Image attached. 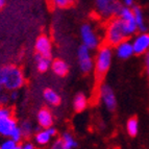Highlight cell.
Here are the masks:
<instances>
[{
  "mask_svg": "<svg viewBox=\"0 0 149 149\" xmlns=\"http://www.w3.org/2000/svg\"><path fill=\"white\" fill-rule=\"evenodd\" d=\"M25 82L23 72L16 66H3L0 67V85L4 90H18Z\"/></svg>",
  "mask_w": 149,
  "mask_h": 149,
  "instance_id": "1",
  "label": "cell"
},
{
  "mask_svg": "<svg viewBox=\"0 0 149 149\" xmlns=\"http://www.w3.org/2000/svg\"><path fill=\"white\" fill-rule=\"evenodd\" d=\"M126 31L123 26V23L120 20V18L117 16L111 19L107 22L105 27V35H104V42L105 45H109L111 47H115L120 42L127 39Z\"/></svg>",
  "mask_w": 149,
  "mask_h": 149,
  "instance_id": "2",
  "label": "cell"
},
{
  "mask_svg": "<svg viewBox=\"0 0 149 149\" xmlns=\"http://www.w3.org/2000/svg\"><path fill=\"white\" fill-rule=\"evenodd\" d=\"M113 61V50L109 45H103L99 48L95 57L94 68L95 73L98 77H102L111 68Z\"/></svg>",
  "mask_w": 149,
  "mask_h": 149,
  "instance_id": "3",
  "label": "cell"
},
{
  "mask_svg": "<svg viewBox=\"0 0 149 149\" xmlns=\"http://www.w3.org/2000/svg\"><path fill=\"white\" fill-rule=\"evenodd\" d=\"M17 126L18 123L13 117L12 109L8 107H0V136L10 138Z\"/></svg>",
  "mask_w": 149,
  "mask_h": 149,
  "instance_id": "4",
  "label": "cell"
},
{
  "mask_svg": "<svg viewBox=\"0 0 149 149\" xmlns=\"http://www.w3.org/2000/svg\"><path fill=\"white\" fill-rule=\"evenodd\" d=\"M116 16L119 17L120 20L123 23V26L125 28L127 37H130V36L134 35L138 31V27H137V24H136V21H134L132 10L130 8L122 5L121 8L119 10V12H118V14Z\"/></svg>",
  "mask_w": 149,
  "mask_h": 149,
  "instance_id": "5",
  "label": "cell"
},
{
  "mask_svg": "<svg viewBox=\"0 0 149 149\" xmlns=\"http://www.w3.org/2000/svg\"><path fill=\"white\" fill-rule=\"evenodd\" d=\"M97 10L102 17L111 18L118 14L122 3L119 0H95Z\"/></svg>",
  "mask_w": 149,
  "mask_h": 149,
  "instance_id": "6",
  "label": "cell"
},
{
  "mask_svg": "<svg viewBox=\"0 0 149 149\" xmlns=\"http://www.w3.org/2000/svg\"><path fill=\"white\" fill-rule=\"evenodd\" d=\"M80 37H81L82 44L87 46L89 49L94 50L99 46V38L91 25H82L80 28Z\"/></svg>",
  "mask_w": 149,
  "mask_h": 149,
  "instance_id": "7",
  "label": "cell"
},
{
  "mask_svg": "<svg viewBox=\"0 0 149 149\" xmlns=\"http://www.w3.org/2000/svg\"><path fill=\"white\" fill-rule=\"evenodd\" d=\"M77 58H78L79 68L82 72L89 73L92 71L94 68V62L91 56V49L82 44L77 50Z\"/></svg>",
  "mask_w": 149,
  "mask_h": 149,
  "instance_id": "8",
  "label": "cell"
},
{
  "mask_svg": "<svg viewBox=\"0 0 149 149\" xmlns=\"http://www.w3.org/2000/svg\"><path fill=\"white\" fill-rule=\"evenodd\" d=\"M99 96L102 104L109 111H115L117 107V99H116V96L112 88L107 84L101 85L99 88Z\"/></svg>",
  "mask_w": 149,
  "mask_h": 149,
  "instance_id": "9",
  "label": "cell"
},
{
  "mask_svg": "<svg viewBox=\"0 0 149 149\" xmlns=\"http://www.w3.org/2000/svg\"><path fill=\"white\" fill-rule=\"evenodd\" d=\"M132 43L134 54H145L147 51H149V33L146 31L140 32Z\"/></svg>",
  "mask_w": 149,
  "mask_h": 149,
  "instance_id": "10",
  "label": "cell"
},
{
  "mask_svg": "<svg viewBox=\"0 0 149 149\" xmlns=\"http://www.w3.org/2000/svg\"><path fill=\"white\" fill-rule=\"evenodd\" d=\"M35 48L36 51H37V54L46 57H51L52 45H51V41L47 36L42 35L38 38L37 41H36Z\"/></svg>",
  "mask_w": 149,
  "mask_h": 149,
  "instance_id": "11",
  "label": "cell"
},
{
  "mask_svg": "<svg viewBox=\"0 0 149 149\" xmlns=\"http://www.w3.org/2000/svg\"><path fill=\"white\" fill-rule=\"evenodd\" d=\"M115 52H116L117 57H119L120 60H127L134 54L132 43L127 40L122 41L115 46Z\"/></svg>",
  "mask_w": 149,
  "mask_h": 149,
  "instance_id": "12",
  "label": "cell"
},
{
  "mask_svg": "<svg viewBox=\"0 0 149 149\" xmlns=\"http://www.w3.org/2000/svg\"><path fill=\"white\" fill-rule=\"evenodd\" d=\"M38 123L42 128H48L53 124V116L48 109H42L37 115Z\"/></svg>",
  "mask_w": 149,
  "mask_h": 149,
  "instance_id": "13",
  "label": "cell"
},
{
  "mask_svg": "<svg viewBox=\"0 0 149 149\" xmlns=\"http://www.w3.org/2000/svg\"><path fill=\"white\" fill-rule=\"evenodd\" d=\"M132 14H134V21H136V24H137L138 30H139L140 32L146 31L147 26H146V23H145L143 10H141V8H139L137 5H132Z\"/></svg>",
  "mask_w": 149,
  "mask_h": 149,
  "instance_id": "14",
  "label": "cell"
},
{
  "mask_svg": "<svg viewBox=\"0 0 149 149\" xmlns=\"http://www.w3.org/2000/svg\"><path fill=\"white\" fill-rule=\"evenodd\" d=\"M51 69H52L53 73L56 74L57 76L64 77L68 74L69 71V67L68 64L66 62H64L63 60H55L51 64Z\"/></svg>",
  "mask_w": 149,
  "mask_h": 149,
  "instance_id": "15",
  "label": "cell"
},
{
  "mask_svg": "<svg viewBox=\"0 0 149 149\" xmlns=\"http://www.w3.org/2000/svg\"><path fill=\"white\" fill-rule=\"evenodd\" d=\"M52 136L49 134L47 128H42V130L38 132L35 136V142L39 146H46L50 143Z\"/></svg>",
  "mask_w": 149,
  "mask_h": 149,
  "instance_id": "16",
  "label": "cell"
},
{
  "mask_svg": "<svg viewBox=\"0 0 149 149\" xmlns=\"http://www.w3.org/2000/svg\"><path fill=\"white\" fill-rule=\"evenodd\" d=\"M44 99L46 100V102H48L49 104L51 105H60L61 104V101H62V98L56 92H55L54 90L52 89H46L44 91Z\"/></svg>",
  "mask_w": 149,
  "mask_h": 149,
  "instance_id": "17",
  "label": "cell"
},
{
  "mask_svg": "<svg viewBox=\"0 0 149 149\" xmlns=\"http://www.w3.org/2000/svg\"><path fill=\"white\" fill-rule=\"evenodd\" d=\"M88 107V98L85 94L79 93L74 97L73 100V107H74L75 112L80 113L82 111H85Z\"/></svg>",
  "mask_w": 149,
  "mask_h": 149,
  "instance_id": "18",
  "label": "cell"
},
{
  "mask_svg": "<svg viewBox=\"0 0 149 149\" xmlns=\"http://www.w3.org/2000/svg\"><path fill=\"white\" fill-rule=\"evenodd\" d=\"M36 61H37V68L40 72H46L51 66V61L50 57L42 56V55H36Z\"/></svg>",
  "mask_w": 149,
  "mask_h": 149,
  "instance_id": "19",
  "label": "cell"
},
{
  "mask_svg": "<svg viewBox=\"0 0 149 149\" xmlns=\"http://www.w3.org/2000/svg\"><path fill=\"white\" fill-rule=\"evenodd\" d=\"M126 132L130 137H136L139 132V122L136 118H129L126 122Z\"/></svg>",
  "mask_w": 149,
  "mask_h": 149,
  "instance_id": "20",
  "label": "cell"
},
{
  "mask_svg": "<svg viewBox=\"0 0 149 149\" xmlns=\"http://www.w3.org/2000/svg\"><path fill=\"white\" fill-rule=\"evenodd\" d=\"M62 141H63V149H72V148H76L77 147V142L73 139V137L69 132H64L62 137Z\"/></svg>",
  "mask_w": 149,
  "mask_h": 149,
  "instance_id": "21",
  "label": "cell"
},
{
  "mask_svg": "<svg viewBox=\"0 0 149 149\" xmlns=\"http://www.w3.org/2000/svg\"><path fill=\"white\" fill-rule=\"evenodd\" d=\"M20 143L16 142L12 138H6L0 143V149H20Z\"/></svg>",
  "mask_w": 149,
  "mask_h": 149,
  "instance_id": "22",
  "label": "cell"
},
{
  "mask_svg": "<svg viewBox=\"0 0 149 149\" xmlns=\"http://www.w3.org/2000/svg\"><path fill=\"white\" fill-rule=\"evenodd\" d=\"M19 126H20L21 132H22L23 138H28L31 136L32 132H33V126L29 121H23Z\"/></svg>",
  "mask_w": 149,
  "mask_h": 149,
  "instance_id": "23",
  "label": "cell"
},
{
  "mask_svg": "<svg viewBox=\"0 0 149 149\" xmlns=\"http://www.w3.org/2000/svg\"><path fill=\"white\" fill-rule=\"evenodd\" d=\"M51 1L52 4L57 8H67L73 3V0H51Z\"/></svg>",
  "mask_w": 149,
  "mask_h": 149,
  "instance_id": "24",
  "label": "cell"
},
{
  "mask_svg": "<svg viewBox=\"0 0 149 149\" xmlns=\"http://www.w3.org/2000/svg\"><path fill=\"white\" fill-rule=\"evenodd\" d=\"M8 102H10L8 93H5L4 91L0 92V107H6Z\"/></svg>",
  "mask_w": 149,
  "mask_h": 149,
  "instance_id": "25",
  "label": "cell"
},
{
  "mask_svg": "<svg viewBox=\"0 0 149 149\" xmlns=\"http://www.w3.org/2000/svg\"><path fill=\"white\" fill-rule=\"evenodd\" d=\"M53 149H63V141H62V138H58L56 139L55 141H53L52 145H51Z\"/></svg>",
  "mask_w": 149,
  "mask_h": 149,
  "instance_id": "26",
  "label": "cell"
},
{
  "mask_svg": "<svg viewBox=\"0 0 149 149\" xmlns=\"http://www.w3.org/2000/svg\"><path fill=\"white\" fill-rule=\"evenodd\" d=\"M10 101H16L19 97V93H18V90H12L10 94Z\"/></svg>",
  "mask_w": 149,
  "mask_h": 149,
  "instance_id": "27",
  "label": "cell"
},
{
  "mask_svg": "<svg viewBox=\"0 0 149 149\" xmlns=\"http://www.w3.org/2000/svg\"><path fill=\"white\" fill-rule=\"evenodd\" d=\"M20 147L23 149H35V145L32 144L31 142H29V141L24 142L22 145H20Z\"/></svg>",
  "mask_w": 149,
  "mask_h": 149,
  "instance_id": "28",
  "label": "cell"
},
{
  "mask_svg": "<svg viewBox=\"0 0 149 149\" xmlns=\"http://www.w3.org/2000/svg\"><path fill=\"white\" fill-rule=\"evenodd\" d=\"M145 68H146V72L149 74V51H147L146 53H145Z\"/></svg>",
  "mask_w": 149,
  "mask_h": 149,
  "instance_id": "29",
  "label": "cell"
},
{
  "mask_svg": "<svg viewBox=\"0 0 149 149\" xmlns=\"http://www.w3.org/2000/svg\"><path fill=\"white\" fill-rule=\"evenodd\" d=\"M134 3V0H122V5L124 6H128V8H132Z\"/></svg>",
  "mask_w": 149,
  "mask_h": 149,
  "instance_id": "30",
  "label": "cell"
},
{
  "mask_svg": "<svg viewBox=\"0 0 149 149\" xmlns=\"http://www.w3.org/2000/svg\"><path fill=\"white\" fill-rule=\"evenodd\" d=\"M47 130L49 132V134L52 136V137H55L56 136V134H57V130L54 128V127H52V126H50V127H48L47 128Z\"/></svg>",
  "mask_w": 149,
  "mask_h": 149,
  "instance_id": "31",
  "label": "cell"
},
{
  "mask_svg": "<svg viewBox=\"0 0 149 149\" xmlns=\"http://www.w3.org/2000/svg\"><path fill=\"white\" fill-rule=\"evenodd\" d=\"M4 4H5V0H0V10L4 6Z\"/></svg>",
  "mask_w": 149,
  "mask_h": 149,
  "instance_id": "32",
  "label": "cell"
},
{
  "mask_svg": "<svg viewBox=\"0 0 149 149\" xmlns=\"http://www.w3.org/2000/svg\"><path fill=\"white\" fill-rule=\"evenodd\" d=\"M3 90H4V88L2 87V85H0V92H2Z\"/></svg>",
  "mask_w": 149,
  "mask_h": 149,
  "instance_id": "33",
  "label": "cell"
}]
</instances>
